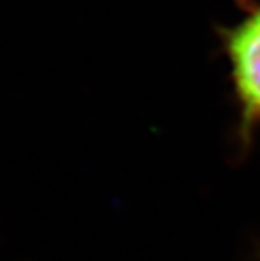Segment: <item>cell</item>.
<instances>
[{
  "mask_svg": "<svg viewBox=\"0 0 260 261\" xmlns=\"http://www.w3.org/2000/svg\"><path fill=\"white\" fill-rule=\"evenodd\" d=\"M240 19L218 31L237 107L235 142L247 155L260 128V0H240Z\"/></svg>",
  "mask_w": 260,
  "mask_h": 261,
  "instance_id": "cell-1",
  "label": "cell"
},
{
  "mask_svg": "<svg viewBox=\"0 0 260 261\" xmlns=\"http://www.w3.org/2000/svg\"><path fill=\"white\" fill-rule=\"evenodd\" d=\"M258 259H260V248H258Z\"/></svg>",
  "mask_w": 260,
  "mask_h": 261,
  "instance_id": "cell-2",
  "label": "cell"
}]
</instances>
